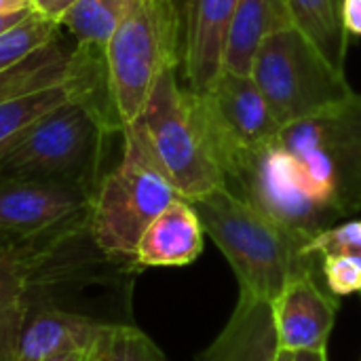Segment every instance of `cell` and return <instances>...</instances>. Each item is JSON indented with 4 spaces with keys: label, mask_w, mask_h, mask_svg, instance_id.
<instances>
[{
    "label": "cell",
    "mask_w": 361,
    "mask_h": 361,
    "mask_svg": "<svg viewBox=\"0 0 361 361\" xmlns=\"http://www.w3.org/2000/svg\"><path fill=\"white\" fill-rule=\"evenodd\" d=\"M38 252L0 241V361L15 360L30 311V281Z\"/></svg>",
    "instance_id": "obj_16"
},
{
    "label": "cell",
    "mask_w": 361,
    "mask_h": 361,
    "mask_svg": "<svg viewBox=\"0 0 361 361\" xmlns=\"http://www.w3.org/2000/svg\"><path fill=\"white\" fill-rule=\"evenodd\" d=\"M250 76L279 127L309 118L355 93L345 70L296 27L279 30L258 44Z\"/></svg>",
    "instance_id": "obj_7"
},
{
    "label": "cell",
    "mask_w": 361,
    "mask_h": 361,
    "mask_svg": "<svg viewBox=\"0 0 361 361\" xmlns=\"http://www.w3.org/2000/svg\"><path fill=\"white\" fill-rule=\"evenodd\" d=\"M292 27L305 34L336 68L345 70L347 30L341 19V0H286Z\"/></svg>",
    "instance_id": "obj_18"
},
{
    "label": "cell",
    "mask_w": 361,
    "mask_h": 361,
    "mask_svg": "<svg viewBox=\"0 0 361 361\" xmlns=\"http://www.w3.org/2000/svg\"><path fill=\"white\" fill-rule=\"evenodd\" d=\"M135 4L137 0H76L63 15L61 25L74 34L76 44L106 49L108 40Z\"/></svg>",
    "instance_id": "obj_19"
},
{
    "label": "cell",
    "mask_w": 361,
    "mask_h": 361,
    "mask_svg": "<svg viewBox=\"0 0 361 361\" xmlns=\"http://www.w3.org/2000/svg\"><path fill=\"white\" fill-rule=\"evenodd\" d=\"M30 2H32V0H30Z\"/></svg>",
    "instance_id": "obj_30"
},
{
    "label": "cell",
    "mask_w": 361,
    "mask_h": 361,
    "mask_svg": "<svg viewBox=\"0 0 361 361\" xmlns=\"http://www.w3.org/2000/svg\"><path fill=\"white\" fill-rule=\"evenodd\" d=\"M133 125L180 199L192 203L224 188V176L214 159L197 93L180 82L178 70H167L159 78Z\"/></svg>",
    "instance_id": "obj_5"
},
{
    "label": "cell",
    "mask_w": 361,
    "mask_h": 361,
    "mask_svg": "<svg viewBox=\"0 0 361 361\" xmlns=\"http://www.w3.org/2000/svg\"><path fill=\"white\" fill-rule=\"evenodd\" d=\"M182 15L184 87L203 93L224 72V49L239 0H178Z\"/></svg>",
    "instance_id": "obj_11"
},
{
    "label": "cell",
    "mask_w": 361,
    "mask_h": 361,
    "mask_svg": "<svg viewBox=\"0 0 361 361\" xmlns=\"http://www.w3.org/2000/svg\"><path fill=\"white\" fill-rule=\"evenodd\" d=\"M338 313V296L328 294L315 273L294 277L273 300L279 347L298 351L326 349Z\"/></svg>",
    "instance_id": "obj_12"
},
{
    "label": "cell",
    "mask_w": 361,
    "mask_h": 361,
    "mask_svg": "<svg viewBox=\"0 0 361 361\" xmlns=\"http://www.w3.org/2000/svg\"><path fill=\"white\" fill-rule=\"evenodd\" d=\"M203 245L205 231L199 214L186 199H176L144 231L135 250V264L140 269L188 267L201 256Z\"/></svg>",
    "instance_id": "obj_14"
},
{
    "label": "cell",
    "mask_w": 361,
    "mask_h": 361,
    "mask_svg": "<svg viewBox=\"0 0 361 361\" xmlns=\"http://www.w3.org/2000/svg\"><path fill=\"white\" fill-rule=\"evenodd\" d=\"M104 324L80 311L55 305L32 307L13 361H47L61 351L89 347Z\"/></svg>",
    "instance_id": "obj_15"
},
{
    "label": "cell",
    "mask_w": 361,
    "mask_h": 361,
    "mask_svg": "<svg viewBox=\"0 0 361 361\" xmlns=\"http://www.w3.org/2000/svg\"><path fill=\"white\" fill-rule=\"evenodd\" d=\"M87 361H167V357L135 326L106 322L87 349Z\"/></svg>",
    "instance_id": "obj_20"
},
{
    "label": "cell",
    "mask_w": 361,
    "mask_h": 361,
    "mask_svg": "<svg viewBox=\"0 0 361 361\" xmlns=\"http://www.w3.org/2000/svg\"><path fill=\"white\" fill-rule=\"evenodd\" d=\"M360 294H361V292H360Z\"/></svg>",
    "instance_id": "obj_31"
},
{
    "label": "cell",
    "mask_w": 361,
    "mask_h": 361,
    "mask_svg": "<svg viewBox=\"0 0 361 361\" xmlns=\"http://www.w3.org/2000/svg\"><path fill=\"white\" fill-rule=\"evenodd\" d=\"M74 2H76V0H32V6H34L40 15H44V17H49L51 21H55V23L61 25L63 15L70 11V6H72Z\"/></svg>",
    "instance_id": "obj_24"
},
{
    "label": "cell",
    "mask_w": 361,
    "mask_h": 361,
    "mask_svg": "<svg viewBox=\"0 0 361 361\" xmlns=\"http://www.w3.org/2000/svg\"><path fill=\"white\" fill-rule=\"evenodd\" d=\"M277 142L324 207L338 218L361 212V93L281 127Z\"/></svg>",
    "instance_id": "obj_4"
},
{
    "label": "cell",
    "mask_w": 361,
    "mask_h": 361,
    "mask_svg": "<svg viewBox=\"0 0 361 361\" xmlns=\"http://www.w3.org/2000/svg\"><path fill=\"white\" fill-rule=\"evenodd\" d=\"M178 197L140 129H123V159L104 173L91 205V239L116 264H135V250L152 220Z\"/></svg>",
    "instance_id": "obj_3"
},
{
    "label": "cell",
    "mask_w": 361,
    "mask_h": 361,
    "mask_svg": "<svg viewBox=\"0 0 361 361\" xmlns=\"http://www.w3.org/2000/svg\"><path fill=\"white\" fill-rule=\"evenodd\" d=\"M286 27H292L286 0H239L226 38L224 70L250 74L258 44Z\"/></svg>",
    "instance_id": "obj_17"
},
{
    "label": "cell",
    "mask_w": 361,
    "mask_h": 361,
    "mask_svg": "<svg viewBox=\"0 0 361 361\" xmlns=\"http://www.w3.org/2000/svg\"><path fill=\"white\" fill-rule=\"evenodd\" d=\"M294 360V353H290V351H286V349H281L279 351V355H277V361H292Z\"/></svg>",
    "instance_id": "obj_29"
},
{
    "label": "cell",
    "mask_w": 361,
    "mask_h": 361,
    "mask_svg": "<svg viewBox=\"0 0 361 361\" xmlns=\"http://www.w3.org/2000/svg\"><path fill=\"white\" fill-rule=\"evenodd\" d=\"M197 99L224 182L281 131L250 74L224 70L207 91L197 93Z\"/></svg>",
    "instance_id": "obj_10"
},
{
    "label": "cell",
    "mask_w": 361,
    "mask_h": 361,
    "mask_svg": "<svg viewBox=\"0 0 361 361\" xmlns=\"http://www.w3.org/2000/svg\"><path fill=\"white\" fill-rule=\"evenodd\" d=\"M112 135L118 133L110 131L89 104L74 97L0 144V180H57L95 192Z\"/></svg>",
    "instance_id": "obj_2"
},
{
    "label": "cell",
    "mask_w": 361,
    "mask_h": 361,
    "mask_svg": "<svg viewBox=\"0 0 361 361\" xmlns=\"http://www.w3.org/2000/svg\"><path fill=\"white\" fill-rule=\"evenodd\" d=\"M30 6H32L30 0H0V13L21 11V8H30Z\"/></svg>",
    "instance_id": "obj_28"
},
{
    "label": "cell",
    "mask_w": 361,
    "mask_h": 361,
    "mask_svg": "<svg viewBox=\"0 0 361 361\" xmlns=\"http://www.w3.org/2000/svg\"><path fill=\"white\" fill-rule=\"evenodd\" d=\"M341 19L347 34L361 36V0H341Z\"/></svg>",
    "instance_id": "obj_23"
},
{
    "label": "cell",
    "mask_w": 361,
    "mask_h": 361,
    "mask_svg": "<svg viewBox=\"0 0 361 361\" xmlns=\"http://www.w3.org/2000/svg\"><path fill=\"white\" fill-rule=\"evenodd\" d=\"M95 192L57 180H0V241L47 250L89 231Z\"/></svg>",
    "instance_id": "obj_8"
},
{
    "label": "cell",
    "mask_w": 361,
    "mask_h": 361,
    "mask_svg": "<svg viewBox=\"0 0 361 361\" xmlns=\"http://www.w3.org/2000/svg\"><path fill=\"white\" fill-rule=\"evenodd\" d=\"M292 361H328V349H317V351H298L294 353Z\"/></svg>",
    "instance_id": "obj_27"
},
{
    "label": "cell",
    "mask_w": 361,
    "mask_h": 361,
    "mask_svg": "<svg viewBox=\"0 0 361 361\" xmlns=\"http://www.w3.org/2000/svg\"><path fill=\"white\" fill-rule=\"evenodd\" d=\"M87 349L89 347H80V349H70V351H61L57 355H53L47 361H87Z\"/></svg>",
    "instance_id": "obj_26"
},
{
    "label": "cell",
    "mask_w": 361,
    "mask_h": 361,
    "mask_svg": "<svg viewBox=\"0 0 361 361\" xmlns=\"http://www.w3.org/2000/svg\"><path fill=\"white\" fill-rule=\"evenodd\" d=\"M205 235L231 264L239 294L275 300L294 277L315 273L317 262L307 252L309 241L283 228L228 188H218L190 203Z\"/></svg>",
    "instance_id": "obj_1"
},
{
    "label": "cell",
    "mask_w": 361,
    "mask_h": 361,
    "mask_svg": "<svg viewBox=\"0 0 361 361\" xmlns=\"http://www.w3.org/2000/svg\"><path fill=\"white\" fill-rule=\"evenodd\" d=\"M59 23L40 15L32 6V11L19 23L0 34V72L55 40L59 36Z\"/></svg>",
    "instance_id": "obj_21"
},
{
    "label": "cell",
    "mask_w": 361,
    "mask_h": 361,
    "mask_svg": "<svg viewBox=\"0 0 361 361\" xmlns=\"http://www.w3.org/2000/svg\"><path fill=\"white\" fill-rule=\"evenodd\" d=\"M322 273L330 294L349 296L361 292V258L355 254L322 256Z\"/></svg>",
    "instance_id": "obj_22"
},
{
    "label": "cell",
    "mask_w": 361,
    "mask_h": 361,
    "mask_svg": "<svg viewBox=\"0 0 361 361\" xmlns=\"http://www.w3.org/2000/svg\"><path fill=\"white\" fill-rule=\"evenodd\" d=\"M182 57V15L178 0H137L106 44L112 104L125 127L144 112L150 93Z\"/></svg>",
    "instance_id": "obj_6"
},
{
    "label": "cell",
    "mask_w": 361,
    "mask_h": 361,
    "mask_svg": "<svg viewBox=\"0 0 361 361\" xmlns=\"http://www.w3.org/2000/svg\"><path fill=\"white\" fill-rule=\"evenodd\" d=\"M279 351L273 302L239 294L228 324L197 361H277Z\"/></svg>",
    "instance_id": "obj_13"
},
{
    "label": "cell",
    "mask_w": 361,
    "mask_h": 361,
    "mask_svg": "<svg viewBox=\"0 0 361 361\" xmlns=\"http://www.w3.org/2000/svg\"><path fill=\"white\" fill-rule=\"evenodd\" d=\"M30 11H32V6H30V8H21V11L0 13V34H2V32H6L8 27H13L15 23H19V21H21Z\"/></svg>",
    "instance_id": "obj_25"
},
{
    "label": "cell",
    "mask_w": 361,
    "mask_h": 361,
    "mask_svg": "<svg viewBox=\"0 0 361 361\" xmlns=\"http://www.w3.org/2000/svg\"><path fill=\"white\" fill-rule=\"evenodd\" d=\"M224 188L309 243L338 220L311 195L300 165L277 140L228 176Z\"/></svg>",
    "instance_id": "obj_9"
}]
</instances>
